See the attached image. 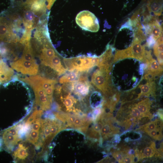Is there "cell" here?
Returning <instances> with one entry per match:
<instances>
[{
	"mask_svg": "<svg viewBox=\"0 0 163 163\" xmlns=\"http://www.w3.org/2000/svg\"><path fill=\"white\" fill-rule=\"evenodd\" d=\"M86 120L85 119L78 116L73 123L71 126L74 128H86L88 125Z\"/></svg>",
	"mask_w": 163,
	"mask_h": 163,
	"instance_id": "obj_25",
	"label": "cell"
},
{
	"mask_svg": "<svg viewBox=\"0 0 163 163\" xmlns=\"http://www.w3.org/2000/svg\"><path fill=\"white\" fill-rule=\"evenodd\" d=\"M141 42L134 38L130 46L121 50H117L114 56L113 63L127 59L134 58L146 63L148 59L152 56L151 51L145 50Z\"/></svg>",
	"mask_w": 163,
	"mask_h": 163,
	"instance_id": "obj_1",
	"label": "cell"
},
{
	"mask_svg": "<svg viewBox=\"0 0 163 163\" xmlns=\"http://www.w3.org/2000/svg\"><path fill=\"white\" fill-rule=\"evenodd\" d=\"M146 6L150 13L156 16L161 15L163 11L162 0H149Z\"/></svg>",
	"mask_w": 163,
	"mask_h": 163,
	"instance_id": "obj_12",
	"label": "cell"
},
{
	"mask_svg": "<svg viewBox=\"0 0 163 163\" xmlns=\"http://www.w3.org/2000/svg\"><path fill=\"white\" fill-rule=\"evenodd\" d=\"M152 104V101L150 100L149 98H147L135 104V105L144 117H151L152 114L150 113L149 111Z\"/></svg>",
	"mask_w": 163,
	"mask_h": 163,
	"instance_id": "obj_15",
	"label": "cell"
},
{
	"mask_svg": "<svg viewBox=\"0 0 163 163\" xmlns=\"http://www.w3.org/2000/svg\"><path fill=\"white\" fill-rule=\"evenodd\" d=\"M62 129L61 124L56 120H51L50 132L52 138H53Z\"/></svg>",
	"mask_w": 163,
	"mask_h": 163,
	"instance_id": "obj_21",
	"label": "cell"
},
{
	"mask_svg": "<svg viewBox=\"0 0 163 163\" xmlns=\"http://www.w3.org/2000/svg\"><path fill=\"white\" fill-rule=\"evenodd\" d=\"M72 91L80 96H84L89 93L91 85L89 82H82L75 81L72 82Z\"/></svg>",
	"mask_w": 163,
	"mask_h": 163,
	"instance_id": "obj_11",
	"label": "cell"
},
{
	"mask_svg": "<svg viewBox=\"0 0 163 163\" xmlns=\"http://www.w3.org/2000/svg\"><path fill=\"white\" fill-rule=\"evenodd\" d=\"M110 72L99 68L94 72L91 78L92 83L107 96H112L117 91L112 84Z\"/></svg>",
	"mask_w": 163,
	"mask_h": 163,
	"instance_id": "obj_2",
	"label": "cell"
},
{
	"mask_svg": "<svg viewBox=\"0 0 163 163\" xmlns=\"http://www.w3.org/2000/svg\"><path fill=\"white\" fill-rule=\"evenodd\" d=\"M75 21L80 27L86 31L96 32L99 29L97 18L93 13L88 10L79 12L76 17Z\"/></svg>",
	"mask_w": 163,
	"mask_h": 163,
	"instance_id": "obj_3",
	"label": "cell"
},
{
	"mask_svg": "<svg viewBox=\"0 0 163 163\" xmlns=\"http://www.w3.org/2000/svg\"><path fill=\"white\" fill-rule=\"evenodd\" d=\"M2 142L8 149H11V147L16 144L21 139L18 136H15L4 132L2 134Z\"/></svg>",
	"mask_w": 163,
	"mask_h": 163,
	"instance_id": "obj_16",
	"label": "cell"
},
{
	"mask_svg": "<svg viewBox=\"0 0 163 163\" xmlns=\"http://www.w3.org/2000/svg\"><path fill=\"white\" fill-rule=\"evenodd\" d=\"M76 102L75 99L70 94L64 98L63 103L67 110H72L74 103Z\"/></svg>",
	"mask_w": 163,
	"mask_h": 163,
	"instance_id": "obj_26",
	"label": "cell"
},
{
	"mask_svg": "<svg viewBox=\"0 0 163 163\" xmlns=\"http://www.w3.org/2000/svg\"><path fill=\"white\" fill-rule=\"evenodd\" d=\"M5 132L13 136H18V130L14 127L7 129Z\"/></svg>",
	"mask_w": 163,
	"mask_h": 163,
	"instance_id": "obj_32",
	"label": "cell"
},
{
	"mask_svg": "<svg viewBox=\"0 0 163 163\" xmlns=\"http://www.w3.org/2000/svg\"><path fill=\"white\" fill-rule=\"evenodd\" d=\"M39 131H36L31 130L30 133L28 135L27 140L33 144H35L37 142L39 138Z\"/></svg>",
	"mask_w": 163,
	"mask_h": 163,
	"instance_id": "obj_29",
	"label": "cell"
},
{
	"mask_svg": "<svg viewBox=\"0 0 163 163\" xmlns=\"http://www.w3.org/2000/svg\"><path fill=\"white\" fill-rule=\"evenodd\" d=\"M24 6L37 16L42 18H48L49 14L46 13V7L43 0H27Z\"/></svg>",
	"mask_w": 163,
	"mask_h": 163,
	"instance_id": "obj_7",
	"label": "cell"
},
{
	"mask_svg": "<svg viewBox=\"0 0 163 163\" xmlns=\"http://www.w3.org/2000/svg\"><path fill=\"white\" fill-rule=\"evenodd\" d=\"M79 75V72L76 70L75 71L70 72L61 77L59 82L62 84L73 82L77 80Z\"/></svg>",
	"mask_w": 163,
	"mask_h": 163,
	"instance_id": "obj_18",
	"label": "cell"
},
{
	"mask_svg": "<svg viewBox=\"0 0 163 163\" xmlns=\"http://www.w3.org/2000/svg\"><path fill=\"white\" fill-rule=\"evenodd\" d=\"M2 139L1 138H0V151L2 149Z\"/></svg>",
	"mask_w": 163,
	"mask_h": 163,
	"instance_id": "obj_35",
	"label": "cell"
},
{
	"mask_svg": "<svg viewBox=\"0 0 163 163\" xmlns=\"http://www.w3.org/2000/svg\"><path fill=\"white\" fill-rule=\"evenodd\" d=\"M14 155L19 159H25L28 155L27 148L22 144H20L18 148L14 152Z\"/></svg>",
	"mask_w": 163,
	"mask_h": 163,
	"instance_id": "obj_20",
	"label": "cell"
},
{
	"mask_svg": "<svg viewBox=\"0 0 163 163\" xmlns=\"http://www.w3.org/2000/svg\"><path fill=\"white\" fill-rule=\"evenodd\" d=\"M12 69L24 75H35L39 72V65L36 60L28 61L21 58L11 63Z\"/></svg>",
	"mask_w": 163,
	"mask_h": 163,
	"instance_id": "obj_5",
	"label": "cell"
},
{
	"mask_svg": "<svg viewBox=\"0 0 163 163\" xmlns=\"http://www.w3.org/2000/svg\"><path fill=\"white\" fill-rule=\"evenodd\" d=\"M71 59L75 70L80 72H86L97 66L99 60V56L91 54L80 55Z\"/></svg>",
	"mask_w": 163,
	"mask_h": 163,
	"instance_id": "obj_4",
	"label": "cell"
},
{
	"mask_svg": "<svg viewBox=\"0 0 163 163\" xmlns=\"http://www.w3.org/2000/svg\"><path fill=\"white\" fill-rule=\"evenodd\" d=\"M41 120L40 118L37 119L33 124L32 130L39 131L40 127Z\"/></svg>",
	"mask_w": 163,
	"mask_h": 163,
	"instance_id": "obj_33",
	"label": "cell"
},
{
	"mask_svg": "<svg viewBox=\"0 0 163 163\" xmlns=\"http://www.w3.org/2000/svg\"><path fill=\"white\" fill-rule=\"evenodd\" d=\"M123 153L120 151H116L114 152L113 156L115 159L119 163H122L124 156Z\"/></svg>",
	"mask_w": 163,
	"mask_h": 163,
	"instance_id": "obj_30",
	"label": "cell"
},
{
	"mask_svg": "<svg viewBox=\"0 0 163 163\" xmlns=\"http://www.w3.org/2000/svg\"><path fill=\"white\" fill-rule=\"evenodd\" d=\"M104 123L103 121L95 123L91 128L90 134L92 135V136L95 137H97V135H99L101 134V130Z\"/></svg>",
	"mask_w": 163,
	"mask_h": 163,
	"instance_id": "obj_24",
	"label": "cell"
},
{
	"mask_svg": "<svg viewBox=\"0 0 163 163\" xmlns=\"http://www.w3.org/2000/svg\"><path fill=\"white\" fill-rule=\"evenodd\" d=\"M115 48L107 45L105 51L100 56L99 61L97 66L99 68L110 71L114 59L113 52Z\"/></svg>",
	"mask_w": 163,
	"mask_h": 163,
	"instance_id": "obj_8",
	"label": "cell"
},
{
	"mask_svg": "<svg viewBox=\"0 0 163 163\" xmlns=\"http://www.w3.org/2000/svg\"><path fill=\"white\" fill-rule=\"evenodd\" d=\"M162 128H157L148 132V134L153 139L156 140H161L162 138Z\"/></svg>",
	"mask_w": 163,
	"mask_h": 163,
	"instance_id": "obj_27",
	"label": "cell"
},
{
	"mask_svg": "<svg viewBox=\"0 0 163 163\" xmlns=\"http://www.w3.org/2000/svg\"><path fill=\"white\" fill-rule=\"evenodd\" d=\"M42 113V110H36L28 118L26 124L30 125L40 117Z\"/></svg>",
	"mask_w": 163,
	"mask_h": 163,
	"instance_id": "obj_28",
	"label": "cell"
},
{
	"mask_svg": "<svg viewBox=\"0 0 163 163\" xmlns=\"http://www.w3.org/2000/svg\"><path fill=\"white\" fill-rule=\"evenodd\" d=\"M157 152L155 143L152 142L150 146L145 148L141 152H136V155L139 158H150L153 156Z\"/></svg>",
	"mask_w": 163,
	"mask_h": 163,
	"instance_id": "obj_17",
	"label": "cell"
},
{
	"mask_svg": "<svg viewBox=\"0 0 163 163\" xmlns=\"http://www.w3.org/2000/svg\"><path fill=\"white\" fill-rule=\"evenodd\" d=\"M55 84L51 85L45 90V92L46 94L49 96H52L55 89Z\"/></svg>",
	"mask_w": 163,
	"mask_h": 163,
	"instance_id": "obj_34",
	"label": "cell"
},
{
	"mask_svg": "<svg viewBox=\"0 0 163 163\" xmlns=\"http://www.w3.org/2000/svg\"><path fill=\"white\" fill-rule=\"evenodd\" d=\"M52 99V96L45 94L38 97L35 98V104L39 106L42 110H46L50 109Z\"/></svg>",
	"mask_w": 163,
	"mask_h": 163,
	"instance_id": "obj_14",
	"label": "cell"
},
{
	"mask_svg": "<svg viewBox=\"0 0 163 163\" xmlns=\"http://www.w3.org/2000/svg\"><path fill=\"white\" fill-rule=\"evenodd\" d=\"M143 79L147 82L144 84H139L138 86L140 88L141 92L138 94V99L143 96L149 97L154 96L155 95L156 89V84L154 80Z\"/></svg>",
	"mask_w": 163,
	"mask_h": 163,
	"instance_id": "obj_9",
	"label": "cell"
},
{
	"mask_svg": "<svg viewBox=\"0 0 163 163\" xmlns=\"http://www.w3.org/2000/svg\"><path fill=\"white\" fill-rule=\"evenodd\" d=\"M162 123L161 121L156 119L155 121H151L145 124L142 127L144 131L148 133L150 131L157 128H162Z\"/></svg>",
	"mask_w": 163,
	"mask_h": 163,
	"instance_id": "obj_19",
	"label": "cell"
},
{
	"mask_svg": "<svg viewBox=\"0 0 163 163\" xmlns=\"http://www.w3.org/2000/svg\"><path fill=\"white\" fill-rule=\"evenodd\" d=\"M130 110V115L134 117L139 120L144 117V115L137 108L135 104H129L128 105Z\"/></svg>",
	"mask_w": 163,
	"mask_h": 163,
	"instance_id": "obj_23",
	"label": "cell"
},
{
	"mask_svg": "<svg viewBox=\"0 0 163 163\" xmlns=\"http://www.w3.org/2000/svg\"><path fill=\"white\" fill-rule=\"evenodd\" d=\"M134 158L135 156L133 155L127 154L124 156L122 163H129L134 162Z\"/></svg>",
	"mask_w": 163,
	"mask_h": 163,
	"instance_id": "obj_31",
	"label": "cell"
},
{
	"mask_svg": "<svg viewBox=\"0 0 163 163\" xmlns=\"http://www.w3.org/2000/svg\"><path fill=\"white\" fill-rule=\"evenodd\" d=\"M145 63L147 65V67L145 70V74L143 78L154 80L156 77L161 75L163 72L162 66L160 65L152 56L148 59Z\"/></svg>",
	"mask_w": 163,
	"mask_h": 163,
	"instance_id": "obj_6",
	"label": "cell"
},
{
	"mask_svg": "<svg viewBox=\"0 0 163 163\" xmlns=\"http://www.w3.org/2000/svg\"><path fill=\"white\" fill-rule=\"evenodd\" d=\"M14 74L13 69L9 67L4 60L0 59V85L11 80Z\"/></svg>",
	"mask_w": 163,
	"mask_h": 163,
	"instance_id": "obj_10",
	"label": "cell"
},
{
	"mask_svg": "<svg viewBox=\"0 0 163 163\" xmlns=\"http://www.w3.org/2000/svg\"><path fill=\"white\" fill-rule=\"evenodd\" d=\"M154 53L157 57L163 52V36L162 35L158 38L153 46Z\"/></svg>",
	"mask_w": 163,
	"mask_h": 163,
	"instance_id": "obj_22",
	"label": "cell"
},
{
	"mask_svg": "<svg viewBox=\"0 0 163 163\" xmlns=\"http://www.w3.org/2000/svg\"><path fill=\"white\" fill-rule=\"evenodd\" d=\"M49 66L54 70L59 75L64 74L67 70L62 65L61 59L58 53L51 59Z\"/></svg>",
	"mask_w": 163,
	"mask_h": 163,
	"instance_id": "obj_13",
	"label": "cell"
}]
</instances>
